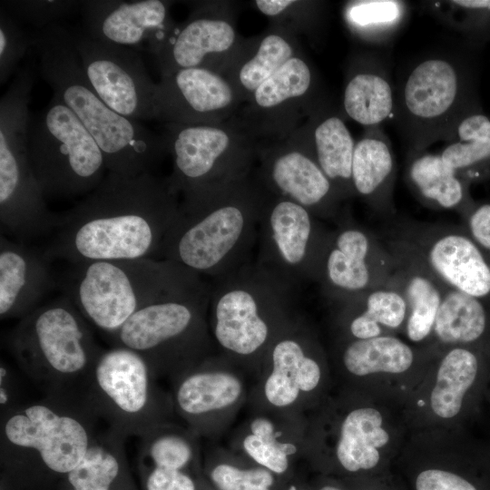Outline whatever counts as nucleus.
<instances>
[{"label": "nucleus", "instance_id": "obj_1", "mask_svg": "<svg viewBox=\"0 0 490 490\" xmlns=\"http://www.w3.org/2000/svg\"><path fill=\"white\" fill-rule=\"evenodd\" d=\"M177 192L170 179L151 172H109L83 201L58 215L44 253L69 263L153 258L178 211Z\"/></svg>", "mask_w": 490, "mask_h": 490}, {"label": "nucleus", "instance_id": "obj_2", "mask_svg": "<svg viewBox=\"0 0 490 490\" xmlns=\"http://www.w3.org/2000/svg\"><path fill=\"white\" fill-rule=\"evenodd\" d=\"M240 179L184 191L157 256L210 279L251 260L263 197Z\"/></svg>", "mask_w": 490, "mask_h": 490}, {"label": "nucleus", "instance_id": "obj_3", "mask_svg": "<svg viewBox=\"0 0 490 490\" xmlns=\"http://www.w3.org/2000/svg\"><path fill=\"white\" fill-rule=\"evenodd\" d=\"M209 283L216 351L256 380L272 342L301 313L300 286L252 259Z\"/></svg>", "mask_w": 490, "mask_h": 490}, {"label": "nucleus", "instance_id": "obj_4", "mask_svg": "<svg viewBox=\"0 0 490 490\" xmlns=\"http://www.w3.org/2000/svg\"><path fill=\"white\" fill-rule=\"evenodd\" d=\"M32 38L42 78L93 137L107 170L124 176L150 172L168 149L165 140L117 113L94 93L81 66L73 34L54 24Z\"/></svg>", "mask_w": 490, "mask_h": 490}, {"label": "nucleus", "instance_id": "obj_5", "mask_svg": "<svg viewBox=\"0 0 490 490\" xmlns=\"http://www.w3.org/2000/svg\"><path fill=\"white\" fill-rule=\"evenodd\" d=\"M5 345L19 370L44 396L80 399L103 349L65 295L20 318Z\"/></svg>", "mask_w": 490, "mask_h": 490}, {"label": "nucleus", "instance_id": "obj_6", "mask_svg": "<svg viewBox=\"0 0 490 490\" xmlns=\"http://www.w3.org/2000/svg\"><path fill=\"white\" fill-rule=\"evenodd\" d=\"M395 95L394 115L407 154L450 142L461 118L482 109L475 65L451 52L429 53L411 63Z\"/></svg>", "mask_w": 490, "mask_h": 490}, {"label": "nucleus", "instance_id": "obj_7", "mask_svg": "<svg viewBox=\"0 0 490 490\" xmlns=\"http://www.w3.org/2000/svg\"><path fill=\"white\" fill-rule=\"evenodd\" d=\"M210 283L204 279L167 293L135 312L107 337L111 346L139 353L160 380L217 353L208 324Z\"/></svg>", "mask_w": 490, "mask_h": 490}, {"label": "nucleus", "instance_id": "obj_8", "mask_svg": "<svg viewBox=\"0 0 490 490\" xmlns=\"http://www.w3.org/2000/svg\"><path fill=\"white\" fill-rule=\"evenodd\" d=\"M201 279L161 259L92 260L70 263L62 289L87 322L108 337L145 305Z\"/></svg>", "mask_w": 490, "mask_h": 490}, {"label": "nucleus", "instance_id": "obj_9", "mask_svg": "<svg viewBox=\"0 0 490 490\" xmlns=\"http://www.w3.org/2000/svg\"><path fill=\"white\" fill-rule=\"evenodd\" d=\"M99 418L80 398L44 396L1 417L0 451L9 467L67 475L83 459Z\"/></svg>", "mask_w": 490, "mask_h": 490}, {"label": "nucleus", "instance_id": "obj_10", "mask_svg": "<svg viewBox=\"0 0 490 490\" xmlns=\"http://www.w3.org/2000/svg\"><path fill=\"white\" fill-rule=\"evenodd\" d=\"M160 381L139 353L111 346L98 355L83 398L108 426L140 438L160 425L177 421L171 392Z\"/></svg>", "mask_w": 490, "mask_h": 490}, {"label": "nucleus", "instance_id": "obj_11", "mask_svg": "<svg viewBox=\"0 0 490 490\" xmlns=\"http://www.w3.org/2000/svg\"><path fill=\"white\" fill-rule=\"evenodd\" d=\"M330 387L326 350L300 313L270 347L247 407L308 416L329 395Z\"/></svg>", "mask_w": 490, "mask_h": 490}, {"label": "nucleus", "instance_id": "obj_12", "mask_svg": "<svg viewBox=\"0 0 490 490\" xmlns=\"http://www.w3.org/2000/svg\"><path fill=\"white\" fill-rule=\"evenodd\" d=\"M29 159L45 197L92 192L104 179V156L93 137L56 95L30 121Z\"/></svg>", "mask_w": 490, "mask_h": 490}, {"label": "nucleus", "instance_id": "obj_13", "mask_svg": "<svg viewBox=\"0 0 490 490\" xmlns=\"http://www.w3.org/2000/svg\"><path fill=\"white\" fill-rule=\"evenodd\" d=\"M305 456L333 459L350 473L368 471L380 462L392 436L383 413L344 388L328 395L307 416Z\"/></svg>", "mask_w": 490, "mask_h": 490}, {"label": "nucleus", "instance_id": "obj_14", "mask_svg": "<svg viewBox=\"0 0 490 490\" xmlns=\"http://www.w3.org/2000/svg\"><path fill=\"white\" fill-rule=\"evenodd\" d=\"M255 378L215 353L170 382L176 420L201 440L228 435L245 410Z\"/></svg>", "mask_w": 490, "mask_h": 490}, {"label": "nucleus", "instance_id": "obj_15", "mask_svg": "<svg viewBox=\"0 0 490 490\" xmlns=\"http://www.w3.org/2000/svg\"><path fill=\"white\" fill-rule=\"evenodd\" d=\"M335 223L317 270L316 283L322 295L337 303L387 284L395 260L380 236L358 223L346 207Z\"/></svg>", "mask_w": 490, "mask_h": 490}, {"label": "nucleus", "instance_id": "obj_16", "mask_svg": "<svg viewBox=\"0 0 490 490\" xmlns=\"http://www.w3.org/2000/svg\"><path fill=\"white\" fill-rule=\"evenodd\" d=\"M381 234L412 250L446 287L490 299V253L465 227L403 218L392 220Z\"/></svg>", "mask_w": 490, "mask_h": 490}, {"label": "nucleus", "instance_id": "obj_17", "mask_svg": "<svg viewBox=\"0 0 490 490\" xmlns=\"http://www.w3.org/2000/svg\"><path fill=\"white\" fill-rule=\"evenodd\" d=\"M328 230L303 206L278 195L263 198L256 260L299 286L316 282Z\"/></svg>", "mask_w": 490, "mask_h": 490}, {"label": "nucleus", "instance_id": "obj_18", "mask_svg": "<svg viewBox=\"0 0 490 490\" xmlns=\"http://www.w3.org/2000/svg\"><path fill=\"white\" fill-rule=\"evenodd\" d=\"M83 71L94 93L117 113L134 120L157 119L156 84L140 52L73 34Z\"/></svg>", "mask_w": 490, "mask_h": 490}, {"label": "nucleus", "instance_id": "obj_19", "mask_svg": "<svg viewBox=\"0 0 490 490\" xmlns=\"http://www.w3.org/2000/svg\"><path fill=\"white\" fill-rule=\"evenodd\" d=\"M245 416L228 433L230 451L276 475L305 456L307 416L246 407Z\"/></svg>", "mask_w": 490, "mask_h": 490}, {"label": "nucleus", "instance_id": "obj_20", "mask_svg": "<svg viewBox=\"0 0 490 490\" xmlns=\"http://www.w3.org/2000/svg\"><path fill=\"white\" fill-rule=\"evenodd\" d=\"M81 8L85 34L96 41L152 53L167 34L164 1L87 0Z\"/></svg>", "mask_w": 490, "mask_h": 490}, {"label": "nucleus", "instance_id": "obj_21", "mask_svg": "<svg viewBox=\"0 0 490 490\" xmlns=\"http://www.w3.org/2000/svg\"><path fill=\"white\" fill-rule=\"evenodd\" d=\"M164 140L173 154L174 172L170 181L177 191L184 192L240 177L225 162L230 137L220 128L177 124L171 127Z\"/></svg>", "mask_w": 490, "mask_h": 490}, {"label": "nucleus", "instance_id": "obj_22", "mask_svg": "<svg viewBox=\"0 0 490 490\" xmlns=\"http://www.w3.org/2000/svg\"><path fill=\"white\" fill-rule=\"evenodd\" d=\"M379 236L394 256L392 280L402 291L407 304L404 333L411 342L426 343L428 348L447 287L407 247L389 237Z\"/></svg>", "mask_w": 490, "mask_h": 490}, {"label": "nucleus", "instance_id": "obj_23", "mask_svg": "<svg viewBox=\"0 0 490 490\" xmlns=\"http://www.w3.org/2000/svg\"><path fill=\"white\" fill-rule=\"evenodd\" d=\"M50 260L23 242L0 238V318H22L54 286Z\"/></svg>", "mask_w": 490, "mask_h": 490}, {"label": "nucleus", "instance_id": "obj_24", "mask_svg": "<svg viewBox=\"0 0 490 490\" xmlns=\"http://www.w3.org/2000/svg\"><path fill=\"white\" fill-rule=\"evenodd\" d=\"M267 172L276 195L303 206L318 219L335 222L339 217L342 199L315 156L290 151L271 160Z\"/></svg>", "mask_w": 490, "mask_h": 490}, {"label": "nucleus", "instance_id": "obj_25", "mask_svg": "<svg viewBox=\"0 0 490 490\" xmlns=\"http://www.w3.org/2000/svg\"><path fill=\"white\" fill-rule=\"evenodd\" d=\"M232 91L214 72L201 66L180 69L156 84L158 118L192 122L200 115L230 104Z\"/></svg>", "mask_w": 490, "mask_h": 490}, {"label": "nucleus", "instance_id": "obj_26", "mask_svg": "<svg viewBox=\"0 0 490 490\" xmlns=\"http://www.w3.org/2000/svg\"><path fill=\"white\" fill-rule=\"evenodd\" d=\"M335 305L336 339H367L404 331L407 304L391 280Z\"/></svg>", "mask_w": 490, "mask_h": 490}, {"label": "nucleus", "instance_id": "obj_27", "mask_svg": "<svg viewBox=\"0 0 490 490\" xmlns=\"http://www.w3.org/2000/svg\"><path fill=\"white\" fill-rule=\"evenodd\" d=\"M351 180L354 194L372 211L388 219L396 215L397 162L391 142L382 127L366 128L356 142Z\"/></svg>", "mask_w": 490, "mask_h": 490}, {"label": "nucleus", "instance_id": "obj_28", "mask_svg": "<svg viewBox=\"0 0 490 490\" xmlns=\"http://www.w3.org/2000/svg\"><path fill=\"white\" fill-rule=\"evenodd\" d=\"M425 353L417 351L395 335L367 339H336L333 359L337 370L349 381L374 375H402Z\"/></svg>", "mask_w": 490, "mask_h": 490}, {"label": "nucleus", "instance_id": "obj_29", "mask_svg": "<svg viewBox=\"0 0 490 490\" xmlns=\"http://www.w3.org/2000/svg\"><path fill=\"white\" fill-rule=\"evenodd\" d=\"M405 180L424 206L455 211L464 216L474 204L469 183L448 166L440 153L423 151L407 154Z\"/></svg>", "mask_w": 490, "mask_h": 490}, {"label": "nucleus", "instance_id": "obj_30", "mask_svg": "<svg viewBox=\"0 0 490 490\" xmlns=\"http://www.w3.org/2000/svg\"><path fill=\"white\" fill-rule=\"evenodd\" d=\"M234 40L235 32L229 23L196 18L173 36H165L153 54L166 76L180 69L201 66L208 54L230 49Z\"/></svg>", "mask_w": 490, "mask_h": 490}, {"label": "nucleus", "instance_id": "obj_31", "mask_svg": "<svg viewBox=\"0 0 490 490\" xmlns=\"http://www.w3.org/2000/svg\"><path fill=\"white\" fill-rule=\"evenodd\" d=\"M343 105L348 116L365 128L382 127L394 115L395 91L377 56H368L349 77Z\"/></svg>", "mask_w": 490, "mask_h": 490}, {"label": "nucleus", "instance_id": "obj_32", "mask_svg": "<svg viewBox=\"0 0 490 490\" xmlns=\"http://www.w3.org/2000/svg\"><path fill=\"white\" fill-rule=\"evenodd\" d=\"M435 379L428 397V407L438 420L457 416L465 397L474 385L479 359L469 347L455 346L439 349Z\"/></svg>", "mask_w": 490, "mask_h": 490}, {"label": "nucleus", "instance_id": "obj_33", "mask_svg": "<svg viewBox=\"0 0 490 490\" xmlns=\"http://www.w3.org/2000/svg\"><path fill=\"white\" fill-rule=\"evenodd\" d=\"M488 323L484 300L447 287L428 348L439 350L455 346L470 347L485 336Z\"/></svg>", "mask_w": 490, "mask_h": 490}, {"label": "nucleus", "instance_id": "obj_34", "mask_svg": "<svg viewBox=\"0 0 490 490\" xmlns=\"http://www.w3.org/2000/svg\"><path fill=\"white\" fill-rule=\"evenodd\" d=\"M440 155L469 184L490 180V116L479 109L462 117Z\"/></svg>", "mask_w": 490, "mask_h": 490}, {"label": "nucleus", "instance_id": "obj_35", "mask_svg": "<svg viewBox=\"0 0 490 490\" xmlns=\"http://www.w3.org/2000/svg\"><path fill=\"white\" fill-rule=\"evenodd\" d=\"M126 438L110 426L97 431L81 462L65 476L71 490H113L125 466Z\"/></svg>", "mask_w": 490, "mask_h": 490}, {"label": "nucleus", "instance_id": "obj_36", "mask_svg": "<svg viewBox=\"0 0 490 490\" xmlns=\"http://www.w3.org/2000/svg\"><path fill=\"white\" fill-rule=\"evenodd\" d=\"M315 158L342 201L355 196L351 170L356 142L338 116L323 118L314 130Z\"/></svg>", "mask_w": 490, "mask_h": 490}, {"label": "nucleus", "instance_id": "obj_37", "mask_svg": "<svg viewBox=\"0 0 490 490\" xmlns=\"http://www.w3.org/2000/svg\"><path fill=\"white\" fill-rule=\"evenodd\" d=\"M409 5L400 0H358L344 10L351 31L362 41L375 45L389 43L406 24Z\"/></svg>", "mask_w": 490, "mask_h": 490}, {"label": "nucleus", "instance_id": "obj_38", "mask_svg": "<svg viewBox=\"0 0 490 490\" xmlns=\"http://www.w3.org/2000/svg\"><path fill=\"white\" fill-rule=\"evenodd\" d=\"M210 461L209 478L217 490H271L277 476L228 447L210 442L204 448Z\"/></svg>", "mask_w": 490, "mask_h": 490}, {"label": "nucleus", "instance_id": "obj_39", "mask_svg": "<svg viewBox=\"0 0 490 490\" xmlns=\"http://www.w3.org/2000/svg\"><path fill=\"white\" fill-rule=\"evenodd\" d=\"M425 10L458 33L471 47L490 41V0L422 2Z\"/></svg>", "mask_w": 490, "mask_h": 490}, {"label": "nucleus", "instance_id": "obj_40", "mask_svg": "<svg viewBox=\"0 0 490 490\" xmlns=\"http://www.w3.org/2000/svg\"><path fill=\"white\" fill-rule=\"evenodd\" d=\"M311 84V72L299 57H291L254 92L260 107L270 108L303 95Z\"/></svg>", "mask_w": 490, "mask_h": 490}, {"label": "nucleus", "instance_id": "obj_41", "mask_svg": "<svg viewBox=\"0 0 490 490\" xmlns=\"http://www.w3.org/2000/svg\"><path fill=\"white\" fill-rule=\"evenodd\" d=\"M292 57V48L281 36L270 34L260 44L256 55L240 69V81L249 91L257 88Z\"/></svg>", "mask_w": 490, "mask_h": 490}, {"label": "nucleus", "instance_id": "obj_42", "mask_svg": "<svg viewBox=\"0 0 490 490\" xmlns=\"http://www.w3.org/2000/svg\"><path fill=\"white\" fill-rule=\"evenodd\" d=\"M28 35L15 18L0 6V83H5L19 69V64L32 47Z\"/></svg>", "mask_w": 490, "mask_h": 490}, {"label": "nucleus", "instance_id": "obj_43", "mask_svg": "<svg viewBox=\"0 0 490 490\" xmlns=\"http://www.w3.org/2000/svg\"><path fill=\"white\" fill-rule=\"evenodd\" d=\"M18 20L24 21L42 30L77 7L82 1L75 0H15L4 1L0 5Z\"/></svg>", "mask_w": 490, "mask_h": 490}, {"label": "nucleus", "instance_id": "obj_44", "mask_svg": "<svg viewBox=\"0 0 490 490\" xmlns=\"http://www.w3.org/2000/svg\"><path fill=\"white\" fill-rule=\"evenodd\" d=\"M146 471L145 490H197L188 469H176L141 464Z\"/></svg>", "mask_w": 490, "mask_h": 490}, {"label": "nucleus", "instance_id": "obj_45", "mask_svg": "<svg viewBox=\"0 0 490 490\" xmlns=\"http://www.w3.org/2000/svg\"><path fill=\"white\" fill-rule=\"evenodd\" d=\"M416 490H476L466 479L450 471L429 468L416 479Z\"/></svg>", "mask_w": 490, "mask_h": 490}, {"label": "nucleus", "instance_id": "obj_46", "mask_svg": "<svg viewBox=\"0 0 490 490\" xmlns=\"http://www.w3.org/2000/svg\"><path fill=\"white\" fill-rule=\"evenodd\" d=\"M15 369L5 360L0 362V417L14 411L21 405L22 388Z\"/></svg>", "mask_w": 490, "mask_h": 490}, {"label": "nucleus", "instance_id": "obj_47", "mask_svg": "<svg viewBox=\"0 0 490 490\" xmlns=\"http://www.w3.org/2000/svg\"><path fill=\"white\" fill-rule=\"evenodd\" d=\"M472 239L490 253V202L475 203L463 216Z\"/></svg>", "mask_w": 490, "mask_h": 490}, {"label": "nucleus", "instance_id": "obj_48", "mask_svg": "<svg viewBox=\"0 0 490 490\" xmlns=\"http://www.w3.org/2000/svg\"><path fill=\"white\" fill-rule=\"evenodd\" d=\"M292 0H257L256 5L267 15H277L293 4Z\"/></svg>", "mask_w": 490, "mask_h": 490}, {"label": "nucleus", "instance_id": "obj_49", "mask_svg": "<svg viewBox=\"0 0 490 490\" xmlns=\"http://www.w3.org/2000/svg\"><path fill=\"white\" fill-rule=\"evenodd\" d=\"M318 490H342V489L338 488V486L328 485H324L320 487Z\"/></svg>", "mask_w": 490, "mask_h": 490}, {"label": "nucleus", "instance_id": "obj_50", "mask_svg": "<svg viewBox=\"0 0 490 490\" xmlns=\"http://www.w3.org/2000/svg\"><path fill=\"white\" fill-rule=\"evenodd\" d=\"M288 490H299V489H298L296 485H291L288 488Z\"/></svg>", "mask_w": 490, "mask_h": 490}]
</instances>
